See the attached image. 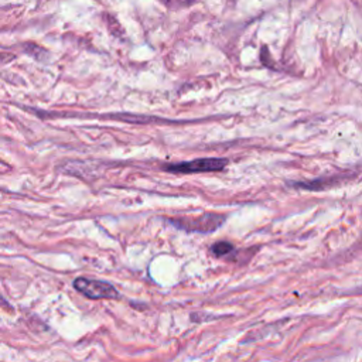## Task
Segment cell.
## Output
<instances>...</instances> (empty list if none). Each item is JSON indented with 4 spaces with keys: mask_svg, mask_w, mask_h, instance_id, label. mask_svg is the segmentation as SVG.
Returning <instances> with one entry per match:
<instances>
[{
    "mask_svg": "<svg viewBox=\"0 0 362 362\" xmlns=\"http://www.w3.org/2000/svg\"><path fill=\"white\" fill-rule=\"evenodd\" d=\"M226 216L221 214H204L199 216H181V218H170L167 219L173 226L182 229L185 232H199L209 233L218 229Z\"/></svg>",
    "mask_w": 362,
    "mask_h": 362,
    "instance_id": "1",
    "label": "cell"
},
{
    "mask_svg": "<svg viewBox=\"0 0 362 362\" xmlns=\"http://www.w3.org/2000/svg\"><path fill=\"white\" fill-rule=\"evenodd\" d=\"M228 164L226 158L218 157H205V158H195L192 161H182L174 164H164L163 168L170 173H181V174H191V173H208V171H221Z\"/></svg>",
    "mask_w": 362,
    "mask_h": 362,
    "instance_id": "2",
    "label": "cell"
},
{
    "mask_svg": "<svg viewBox=\"0 0 362 362\" xmlns=\"http://www.w3.org/2000/svg\"><path fill=\"white\" fill-rule=\"evenodd\" d=\"M74 288L83 294L88 298L99 300V298H116L119 297L117 290L106 283L96 279H88V277H76L74 280Z\"/></svg>",
    "mask_w": 362,
    "mask_h": 362,
    "instance_id": "3",
    "label": "cell"
},
{
    "mask_svg": "<svg viewBox=\"0 0 362 362\" xmlns=\"http://www.w3.org/2000/svg\"><path fill=\"white\" fill-rule=\"evenodd\" d=\"M232 250H233L232 243H229V242H226V240L216 242V243H214V245L211 246V252H212L215 256H218V257L225 256V255L230 253Z\"/></svg>",
    "mask_w": 362,
    "mask_h": 362,
    "instance_id": "4",
    "label": "cell"
}]
</instances>
